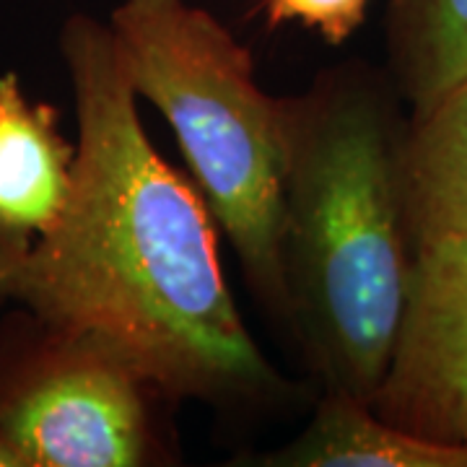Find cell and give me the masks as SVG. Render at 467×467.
Segmentation results:
<instances>
[{
    "mask_svg": "<svg viewBox=\"0 0 467 467\" xmlns=\"http://www.w3.org/2000/svg\"><path fill=\"white\" fill-rule=\"evenodd\" d=\"M78 140L50 232L0 247V304L125 358L169 400L265 408L291 389L250 335L201 190L153 149L107 21L60 32Z\"/></svg>",
    "mask_w": 467,
    "mask_h": 467,
    "instance_id": "obj_1",
    "label": "cell"
},
{
    "mask_svg": "<svg viewBox=\"0 0 467 467\" xmlns=\"http://www.w3.org/2000/svg\"><path fill=\"white\" fill-rule=\"evenodd\" d=\"M285 333L322 392L374 402L413 273L410 109L387 67L348 60L284 97Z\"/></svg>",
    "mask_w": 467,
    "mask_h": 467,
    "instance_id": "obj_2",
    "label": "cell"
},
{
    "mask_svg": "<svg viewBox=\"0 0 467 467\" xmlns=\"http://www.w3.org/2000/svg\"><path fill=\"white\" fill-rule=\"evenodd\" d=\"M107 24L135 94L177 135L252 299L285 330L284 97L260 88L250 47L190 0H119Z\"/></svg>",
    "mask_w": 467,
    "mask_h": 467,
    "instance_id": "obj_3",
    "label": "cell"
},
{
    "mask_svg": "<svg viewBox=\"0 0 467 467\" xmlns=\"http://www.w3.org/2000/svg\"><path fill=\"white\" fill-rule=\"evenodd\" d=\"M39 343L0 382V447L11 467L159 462L150 395L125 358L39 327Z\"/></svg>",
    "mask_w": 467,
    "mask_h": 467,
    "instance_id": "obj_4",
    "label": "cell"
},
{
    "mask_svg": "<svg viewBox=\"0 0 467 467\" xmlns=\"http://www.w3.org/2000/svg\"><path fill=\"white\" fill-rule=\"evenodd\" d=\"M371 408L420 439L467 444V234L416 252L400 335Z\"/></svg>",
    "mask_w": 467,
    "mask_h": 467,
    "instance_id": "obj_5",
    "label": "cell"
},
{
    "mask_svg": "<svg viewBox=\"0 0 467 467\" xmlns=\"http://www.w3.org/2000/svg\"><path fill=\"white\" fill-rule=\"evenodd\" d=\"M73 159L57 112L29 99L16 73L0 76V247H24L55 226L70 195Z\"/></svg>",
    "mask_w": 467,
    "mask_h": 467,
    "instance_id": "obj_6",
    "label": "cell"
},
{
    "mask_svg": "<svg viewBox=\"0 0 467 467\" xmlns=\"http://www.w3.org/2000/svg\"><path fill=\"white\" fill-rule=\"evenodd\" d=\"M267 467H467V444H441L384 420L368 402L322 392L309 426L257 460Z\"/></svg>",
    "mask_w": 467,
    "mask_h": 467,
    "instance_id": "obj_7",
    "label": "cell"
},
{
    "mask_svg": "<svg viewBox=\"0 0 467 467\" xmlns=\"http://www.w3.org/2000/svg\"><path fill=\"white\" fill-rule=\"evenodd\" d=\"M405 213L413 252L467 234V73L431 109L410 117Z\"/></svg>",
    "mask_w": 467,
    "mask_h": 467,
    "instance_id": "obj_8",
    "label": "cell"
},
{
    "mask_svg": "<svg viewBox=\"0 0 467 467\" xmlns=\"http://www.w3.org/2000/svg\"><path fill=\"white\" fill-rule=\"evenodd\" d=\"M384 47L410 117L423 115L467 73V0H389Z\"/></svg>",
    "mask_w": 467,
    "mask_h": 467,
    "instance_id": "obj_9",
    "label": "cell"
},
{
    "mask_svg": "<svg viewBox=\"0 0 467 467\" xmlns=\"http://www.w3.org/2000/svg\"><path fill=\"white\" fill-rule=\"evenodd\" d=\"M265 8L273 24L296 21L325 42L343 45L364 24L368 0H265Z\"/></svg>",
    "mask_w": 467,
    "mask_h": 467,
    "instance_id": "obj_10",
    "label": "cell"
},
{
    "mask_svg": "<svg viewBox=\"0 0 467 467\" xmlns=\"http://www.w3.org/2000/svg\"><path fill=\"white\" fill-rule=\"evenodd\" d=\"M263 3H265V0H263Z\"/></svg>",
    "mask_w": 467,
    "mask_h": 467,
    "instance_id": "obj_11",
    "label": "cell"
}]
</instances>
